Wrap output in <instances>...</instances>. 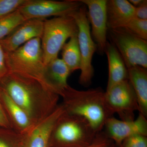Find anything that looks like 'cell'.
Returning a JSON list of instances; mask_svg holds the SVG:
<instances>
[{
    "instance_id": "obj_1",
    "label": "cell",
    "mask_w": 147,
    "mask_h": 147,
    "mask_svg": "<svg viewBox=\"0 0 147 147\" xmlns=\"http://www.w3.org/2000/svg\"><path fill=\"white\" fill-rule=\"evenodd\" d=\"M0 86L34 124L49 115L59 105V96L35 79L8 72Z\"/></svg>"
},
{
    "instance_id": "obj_2",
    "label": "cell",
    "mask_w": 147,
    "mask_h": 147,
    "mask_svg": "<svg viewBox=\"0 0 147 147\" xmlns=\"http://www.w3.org/2000/svg\"><path fill=\"white\" fill-rule=\"evenodd\" d=\"M105 92L100 88L79 90L68 85L60 96L65 113L84 118L99 133L112 117L105 105Z\"/></svg>"
},
{
    "instance_id": "obj_3",
    "label": "cell",
    "mask_w": 147,
    "mask_h": 147,
    "mask_svg": "<svg viewBox=\"0 0 147 147\" xmlns=\"http://www.w3.org/2000/svg\"><path fill=\"white\" fill-rule=\"evenodd\" d=\"M98 133L84 118L65 111L54 127L49 147H86L94 142Z\"/></svg>"
},
{
    "instance_id": "obj_4",
    "label": "cell",
    "mask_w": 147,
    "mask_h": 147,
    "mask_svg": "<svg viewBox=\"0 0 147 147\" xmlns=\"http://www.w3.org/2000/svg\"><path fill=\"white\" fill-rule=\"evenodd\" d=\"M5 53L8 72L35 79L43 84L45 65L41 38H33L13 52Z\"/></svg>"
},
{
    "instance_id": "obj_5",
    "label": "cell",
    "mask_w": 147,
    "mask_h": 147,
    "mask_svg": "<svg viewBox=\"0 0 147 147\" xmlns=\"http://www.w3.org/2000/svg\"><path fill=\"white\" fill-rule=\"evenodd\" d=\"M78 28L75 20L69 16L55 17L44 21L41 38L44 65L58 58L68 38L78 36Z\"/></svg>"
},
{
    "instance_id": "obj_6",
    "label": "cell",
    "mask_w": 147,
    "mask_h": 147,
    "mask_svg": "<svg viewBox=\"0 0 147 147\" xmlns=\"http://www.w3.org/2000/svg\"><path fill=\"white\" fill-rule=\"evenodd\" d=\"M87 11V7L83 4L77 10L69 15L74 19L78 26L77 38L82 59L79 82V84L85 87L89 86L91 84L94 73L92 59L97 49V45L91 34Z\"/></svg>"
},
{
    "instance_id": "obj_7",
    "label": "cell",
    "mask_w": 147,
    "mask_h": 147,
    "mask_svg": "<svg viewBox=\"0 0 147 147\" xmlns=\"http://www.w3.org/2000/svg\"><path fill=\"white\" fill-rule=\"evenodd\" d=\"M111 43L117 48L127 68L135 66L147 68V40L136 36L124 28L109 29Z\"/></svg>"
},
{
    "instance_id": "obj_8",
    "label": "cell",
    "mask_w": 147,
    "mask_h": 147,
    "mask_svg": "<svg viewBox=\"0 0 147 147\" xmlns=\"http://www.w3.org/2000/svg\"><path fill=\"white\" fill-rule=\"evenodd\" d=\"M105 102L110 115L117 114L122 120L134 119V112L139 111L136 94L128 79L106 90Z\"/></svg>"
},
{
    "instance_id": "obj_9",
    "label": "cell",
    "mask_w": 147,
    "mask_h": 147,
    "mask_svg": "<svg viewBox=\"0 0 147 147\" xmlns=\"http://www.w3.org/2000/svg\"><path fill=\"white\" fill-rule=\"evenodd\" d=\"M79 0H27L18 9L26 20L69 16L83 5Z\"/></svg>"
},
{
    "instance_id": "obj_10",
    "label": "cell",
    "mask_w": 147,
    "mask_h": 147,
    "mask_svg": "<svg viewBox=\"0 0 147 147\" xmlns=\"http://www.w3.org/2000/svg\"><path fill=\"white\" fill-rule=\"evenodd\" d=\"M88 8L87 17L91 25V35L100 54H104L108 41L107 0H79Z\"/></svg>"
},
{
    "instance_id": "obj_11",
    "label": "cell",
    "mask_w": 147,
    "mask_h": 147,
    "mask_svg": "<svg viewBox=\"0 0 147 147\" xmlns=\"http://www.w3.org/2000/svg\"><path fill=\"white\" fill-rule=\"evenodd\" d=\"M104 128L105 134L118 146H121L127 138L135 135L147 137V118L139 113L136 119L122 120L110 117L107 119Z\"/></svg>"
},
{
    "instance_id": "obj_12",
    "label": "cell",
    "mask_w": 147,
    "mask_h": 147,
    "mask_svg": "<svg viewBox=\"0 0 147 147\" xmlns=\"http://www.w3.org/2000/svg\"><path fill=\"white\" fill-rule=\"evenodd\" d=\"M65 111L62 103L59 104L53 113L35 124L24 135L22 147H49L54 127Z\"/></svg>"
},
{
    "instance_id": "obj_13",
    "label": "cell",
    "mask_w": 147,
    "mask_h": 147,
    "mask_svg": "<svg viewBox=\"0 0 147 147\" xmlns=\"http://www.w3.org/2000/svg\"><path fill=\"white\" fill-rule=\"evenodd\" d=\"M44 20H27L16 28L0 43L5 53H11L18 49L31 40L42 37Z\"/></svg>"
},
{
    "instance_id": "obj_14",
    "label": "cell",
    "mask_w": 147,
    "mask_h": 147,
    "mask_svg": "<svg viewBox=\"0 0 147 147\" xmlns=\"http://www.w3.org/2000/svg\"><path fill=\"white\" fill-rule=\"evenodd\" d=\"M70 74L62 59L56 58L45 65L43 84L48 89L60 96L68 86L67 78Z\"/></svg>"
},
{
    "instance_id": "obj_15",
    "label": "cell",
    "mask_w": 147,
    "mask_h": 147,
    "mask_svg": "<svg viewBox=\"0 0 147 147\" xmlns=\"http://www.w3.org/2000/svg\"><path fill=\"white\" fill-rule=\"evenodd\" d=\"M0 95L12 129L22 135H25L31 129L34 124L26 112L15 103L1 86Z\"/></svg>"
},
{
    "instance_id": "obj_16",
    "label": "cell",
    "mask_w": 147,
    "mask_h": 147,
    "mask_svg": "<svg viewBox=\"0 0 147 147\" xmlns=\"http://www.w3.org/2000/svg\"><path fill=\"white\" fill-rule=\"evenodd\" d=\"M108 30L123 28L135 17V7L127 0H107Z\"/></svg>"
},
{
    "instance_id": "obj_17",
    "label": "cell",
    "mask_w": 147,
    "mask_h": 147,
    "mask_svg": "<svg viewBox=\"0 0 147 147\" xmlns=\"http://www.w3.org/2000/svg\"><path fill=\"white\" fill-rule=\"evenodd\" d=\"M108 64V79L106 90L128 79L127 69L118 51L112 43L107 42L105 52Z\"/></svg>"
},
{
    "instance_id": "obj_18",
    "label": "cell",
    "mask_w": 147,
    "mask_h": 147,
    "mask_svg": "<svg viewBox=\"0 0 147 147\" xmlns=\"http://www.w3.org/2000/svg\"><path fill=\"white\" fill-rule=\"evenodd\" d=\"M131 84L139 106V113L147 117V70L140 66L127 69Z\"/></svg>"
},
{
    "instance_id": "obj_19",
    "label": "cell",
    "mask_w": 147,
    "mask_h": 147,
    "mask_svg": "<svg viewBox=\"0 0 147 147\" xmlns=\"http://www.w3.org/2000/svg\"><path fill=\"white\" fill-rule=\"evenodd\" d=\"M61 50L62 60L68 67L70 73L80 69L82 59L77 36L69 38Z\"/></svg>"
},
{
    "instance_id": "obj_20",
    "label": "cell",
    "mask_w": 147,
    "mask_h": 147,
    "mask_svg": "<svg viewBox=\"0 0 147 147\" xmlns=\"http://www.w3.org/2000/svg\"><path fill=\"white\" fill-rule=\"evenodd\" d=\"M26 21L19 9L0 16V40Z\"/></svg>"
},
{
    "instance_id": "obj_21",
    "label": "cell",
    "mask_w": 147,
    "mask_h": 147,
    "mask_svg": "<svg viewBox=\"0 0 147 147\" xmlns=\"http://www.w3.org/2000/svg\"><path fill=\"white\" fill-rule=\"evenodd\" d=\"M23 138L12 129L0 127V147H22Z\"/></svg>"
},
{
    "instance_id": "obj_22",
    "label": "cell",
    "mask_w": 147,
    "mask_h": 147,
    "mask_svg": "<svg viewBox=\"0 0 147 147\" xmlns=\"http://www.w3.org/2000/svg\"><path fill=\"white\" fill-rule=\"evenodd\" d=\"M123 28L136 36L147 40V20L134 17Z\"/></svg>"
},
{
    "instance_id": "obj_23",
    "label": "cell",
    "mask_w": 147,
    "mask_h": 147,
    "mask_svg": "<svg viewBox=\"0 0 147 147\" xmlns=\"http://www.w3.org/2000/svg\"><path fill=\"white\" fill-rule=\"evenodd\" d=\"M27 0H0V16L18 9Z\"/></svg>"
},
{
    "instance_id": "obj_24",
    "label": "cell",
    "mask_w": 147,
    "mask_h": 147,
    "mask_svg": "<svg viewBox=\"0 0 147 147\" xmlns=\"http://www.w3.org/2000/svg\"><path fill=\"white\" fill-rule=\"evenodd\" d=\"M122 147H147L146 136L138 135L125 139L121 145Z\"/></svg>"
},
{
    "instance_id": "obj_25",
    "label": "cell",
    "mask_w": 147,
    "mask_h": 147,
    "mask_svg": "<svg viewBox=\"0 0 147 147\" xmlns=\"http://www.w3.org/2000/svg\"><path fill=\"white\" fill-rule=\"evenodd\" d=\"M104 131L98 133L94 142L90 145L85 147H110L111 141Z\"/></svg>"
},
{
    "instance_id": "obj_26",
    "label": "cell",
    "mask_w": 147,
    "mask_h": 147,
    "mask_svg": "<svg viewBox=\"0 0 147 147\" xmlns=\"http://www.w3.org/2000/svg\"><path fill=\"white\" fill-rule=\"evenodd\" d=\"M5 62V53L0 43V82L8 73Z\"/></svg>"
},
{
    "instance_id": "obj_27",
    "label": "cell",
    "mask_w": 147,
    "mask_h": 147,
    "mask_svg": "<svg viewBox=\"0 0 147 147\" xmlns=\"http://www.w3.org/2000/svg\"><path fill=\"white\" fill-rule=\"evenodd\" d=\"M0 127L11 128V125L3 105L0 95Z\"/></svg>"
},
{
    "instance_id": "obj_28",
    "label": "cell",
    "mask_w": 147,
    "mask_h": 147,
    "mask_svg": "<svg viewBox=\"0 0 147 147\" xmlns=\"http://www.w3.org/2000/svg\"><path fill=\"white\" fill-rule=\"evenodd\" d=\"M135 17L142 20H147V0H144L142 4L135 7Z\"/></svg>"
},
{
    "instance_id": "obj_29",
    "label": "cell",
    "mask_w": 147,
    "mask_h": 147,
    "mask_svg": "<svg viewBox=\"0 0 147 147\" xmlns=\"http://www.w3.org/2000/svg\"><path fill=\"white\" fill-rule=\"evenodd\" d=\"M144 0H129V1L134 7H136L142 4Z\"/></svg>"
},
{
    "instance_id": "obj_30",
    "label": "cell",
    "mask_w": 147,
    "mask_h": 147,
    "mask_svg": "<svg viewBox=\"0 0 147 147\" xmlns=\"http://www.w3.org/2000/svg\"><path fill=\"white\" fill-rule=\"evenodd\" d=\"M117 146H118V145H117ZM118 146V147H122L121 146ZM110 147H115L112 146H111H111H110Z\"/></svg>"
}]
</instances>
